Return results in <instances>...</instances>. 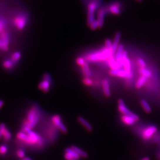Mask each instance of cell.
Returning a JSON list of instances; mask_svg holds the SVG:
<instances>
[{
  "instance_id": "6da1fadb",
  "label": "cell",
  "mask_w": 160,
  "mask_h": 160,
  "mask_svg": "<svg viewBox=\"0 0 160 160\" xmlns=\"http://www.w3.org/2000/svg\"><path fill=\"white\" fill-rule=\"evenodd\" d=\"M40 118V110L38 106H33L28 111L26 119L22 126V131L28 133L36 127Z\"/></svg>"
},
{
  "instance_id": "7a4b0ae2",
  "label": "cell",
  "mask_w": 160,
  "mask_h": 160,
  "mask_svg": "<svg viewBox=\"0 0 160 160\" xmlns=\"http://www.w3.org/2000/svg\"><path fill=\"white\" fill-rule=\"evenodd\" d=\"M112 56H113V54L111 50L105 48L100 51L95 52L92 54L88 55L86 57V59L88 61L96 62L108 59Z\"/></svg>"
},
{
  "instance_id": "3957f363",
  "label": "cell",
  "mask_w": 160,
  "mask_h": 160,
  "mask_svg": "<svg viewBox=\"0 0 160 160\" xmlns=\"http://www.w3.org/2000/svg\"><path fill=\"white\" fill-rule=\"evenodd\" d=\"M28 21V17L25 13L18 14L15 17L14 24L17 29L22 30L25 28Z\"/></svg>"
},
{
  "instance_id": "277c9868",
  "label": "cell",
  "mask_w": 160,
  "mask_h": 160,
  "mask_svg": "<svg viewBox=\"0 0 160 160\" xmlns=\"http://www.w3.org/2000/svg\"><path fill=\"white\" fill-rule=\"evenodd\" d=\"M117 103H118V105H119L118 106V110H119V112L121 113L123 115H129V116L133 117L136 122L139 120V117L135 113L131 112V111L126 107L123 100L122 99H119Z\"/></svg>"
},
{
  "instance_id": "5b68a950",
  "label": "cell",
  "mask_w": 160,
  "mask_h": 160,
  "mask_svg": "<svg viewBox=\"0 0 160 160\" xmlns=\"http://www.w3.org/2000/svg\"><path fill=\"white\" fill-rule=\"evenodd\" d=\"M9 35L5 30L0 33V50L6 52L9 50Z\"/></svg>"
},
{
  "instance_id": "8992f818",
  "label": "cell",
  "mask_w": 160,
  "mask_h": 160,
  "mask_svg": "<svg viewBox=\"0 0 160 160\" xmlns=\"http://www.w3.org/2000/svg\"><path fill=\"white\" fill-rule=\"evenodd\" d=\"M51 121L53 125L56 129H58L62 133L65 134L68 132L67 129L65 125L63 124L61 117L60 115L58 114L53 115L51 117Z\"/></svg>"
},
{
  "instance_id": "52a82bcc",
  "label": "cell",
  "mask_w": 160,
  "mask_h": 160,
  "mask_svg": "<svg viewBox=\"0 0 160 160\" xmlns=\"http://www.w3.org/2000/svg\"><path fill=\"white\" fill-rule=\"evenodd\" d=\"M109 74L112 76L119 77L122 78H127L131 79L133 76V73L132 71L131 72H126L124 70H122L121 69H113L109 71Z\"/></svg>"
},
{
  "instance_id": "ba28073f",
  "label": "cell",
  "mask_w": 160,
  "mask_h": 160,
  "mask_svg": "<svg viewBox=\"0 0 160 160\" xmlns=\"http://www.w3.org/2000/svg\"><path fill=\"white\" fill-rule=\"evenodd\" d=\"M97 8V4L95 2H91L87 7V23L90 25L95 21V12Z\"/></svg>"
},
{
  "instance_id": "9c48e42d",
  "label": "cell",
  "mask_w": 160,
  "mask_h": 160,
  "mask_svg": "<svg viewBox=\"0 0 160 160\" xmlns=\"http://www.w3.org/2000/svg\"><path fill=\"white\" fill-rule=\"evenodd\" d=\"M157 128L154 125L148 126L144 129L142 134V137L144 139L148 140L156 132Z\"/></svg>"
},
{
  "instance_id": "30bf717a",
  "label": "cell",
  "mask_w": 160,
  "mask_h": 160,
  "mask_svg": "<svg viewBox=\"0 0 160 160\" xmlns=\"http://www.w3.org/2000/svg\"><path fill=\"white\" fill-rule=\"evenodd\" d=\"M16 137L17 139L21 142H24L26 144L33 146L31 138L30 137L27 133H25L23 131H21L17 134Z\"/></svg>"
},
{
  "instance_id": "8fae6325",
  "label": "cell",
  "mask_w": 160,
  "mask_h": 160,
  "mask_svg": "<svg viewBox=\"0 0 160 160\" xmlns=\"http://www.w3.org/2000/svg\"><path fill=\"white\" fill-rule=\"evenodd\" d=\"M124 46L122 44H119L117 48V52L115 53V60L117 62L119 67L121 68L123 65L122 64V55L124 52Z\"/></svg>"
},
{
  "instance_id": "7c38bea8",
  "label": "cell",
  "mask_w": 160,
  "mask_h": 160,
  "mask_svg": "<svg viewBox=\"0 0 160 160\" xmlns=\"http://www.w3.org/2000/svg\"><path fill=\"white\" fill-rule=\"evenodd\" d=\"M108 11L110 12L111 14L118 15L121 14V4L118 2L113 3L111 4L108 7Z\"/></svg>"
},
{
  "instance_id": "4fadbf2b",
  "label": "cell",
  "mask_w": 160,
  "mask_h": 160,
  "mask_svg": "<svg viewBox=\"0 0 160 160\" xmlns=\"http://www.w3.org/2000/svg\"><path fill=\"white\" fill-rule=\"evenodd\" d=\"M122 61L124 70L126 71V72H131V62L129 58L127 57L126 51H124L123 52V54L122 55Z\"/></svg>"
},
{
  "instance_id": "5bb4252c",
  "label": "cell",
  "mask_w": 160,
  "mask_h": 160,
  "mask_svg": "<svg viewBox=\"0 0 160 160\" xmlns=\"http://www.w3.org/2000/svg\"><path fill=\"white\" fill-rule=\"evenodd\" d=\"M121 33L119 32H117L115 34V36L114 38V40L112 42V46L111 48V53L113 55L114 54L117 50V48L119 45V41H120V38H121Z\"/></svg>"
},
{
  "instance_id": "9a60e30c",
  "label": "cell",
  "mask_w": 160,
  "mask_h": 160,
  "mask_svg": "<svg viewBox=\"0 0 160 160\" xmlns=\"http://www.w3.org/2000/svg\"><path fill=\"white\" fill-rule=\"evenodd\" d=\"M51 83H52L51 82L42 80L41 82L38 84V88L43 92H48L50 90Z\"/></svg>"
},
{
  "instance_id": "2e32d148",
  "label": "cell",
  "mask_w": 160,
  "mask_h": 160,
  "mask_svg": "<svg viewBox=\"0 0 160 160\" xmlns=\"http://www.w3.org/2000/svg\"><path fill=\"white\" fill-rule=\"evenodd\" d=\"M106 9L102 8L99 9L98 13V19L97 21L99 23V28H102V26L104 25V18L106 14Z\"/></svg>"
},
{
  "instance_id": "e0dca14e",
  "label": "cell",
  "mask_w": 160,
  "mask_h": 160,
  "mask_svg": "<svg viewBox=\"0 0 160 160\" xmlns=\"http://www.w3.org/2000/svg\"><path fill=\"white\" fill-rule=\"evenodd\" d=\"M102 85L103 92H104L105 95L106 96V97H110L111 95V92L108 80L107 79L104 80L102 83Z\"/></svg>"
},
{
  "instance_id": "ac0fdd59",
  "label": "cell",
  "mask_w": 160,
  "mask_h": 160,
  "mask_svg": "<svg viewBox=\"0 0 160 160\" xmlns=\"http://www.w3.org/2000/svg\"><path fill=\"white\" fill-rule=\"evenodd\" d=\"M56 128L54 126L50 127L48 129V137L50 142H54L56 138Z\"/></svg>"
},
{
  "instance_id": "d6986e66",
  "label": "cell",
  "mask_w": 160,
  "mask_h": 160,
  "mask_svg": "<svg viewBox=\"0 0 160 160\" xmlns=\"http://www.w3.org/2000/svg\"><path fill=\"white\" fill-rule=\"evenodd\" d=\"M78 120L81 124L85 127L86 129L89 131L91 132L92 130V126L90 124V123H88L85 119H84L83 117H78Z\"/></svg>"
},
{
  "instance_id": "ffe728a7",
  "label": "cell",
  "mask_w": 160,
  "mask_h": 160,
  "mask_svg": "<svg viewBox=\"0 0 160 160\" xmlns=\"http://www.w3.org/2000/svg\"><path fill=\"white\" fill-rule=\"evenodd\" d=\"M121 119H122V122H123L124 124L128 125H132L136 122L133 117L129 115H122L121 117Z\"/></svg>"
},
{
  "instance_id": "44dd1931",
  "label": "cell",
  "mask_w": 160,
  "mask_h": 160,
  "mask_svg": "<svg viewBox=\"0 0 160 160\" xmlns=\"http://www.w3.org/2000/svg\"><path fill=\"white\" fill-rule=\"evenodd\" d=\"M71 148L72 150H73L78 155L80 156V157L83 158H86L88 157L87 153H86L85 151H83V150L80 149L79 147L75 146H71Z\"/></svg>"
},
{
  "instance_id": "7402d4cb",
  "label": "cell",
  "mask_w": 160,
  "mask_h": 160,
  "mask_svg": "<svg viewBox=\"0 0 160 160\" xmlns=\"http://www.w3.org/2000/svg\"><path fill=\"white\" fill-rule=\"evenodd\" d=\"M108 64L109 66L110 67L111 69H120L119 65H118L117 62L116 61V60L114 59V57L113 56L110 57L108 59Z\"/></svg>"
},
{
  "instance_id": "603a6c76",
  "label": "cell",
  "mask_w": 160,
  "mask_h": 160,
  "mask_svg": "<svg viewBox=\"0 0 160 160\" xmlns=\"http://www.w3.org/2000/svg\"><path fill=\"white\" fill-rule=\"evenodd\" d=\"M15 63L11 61V59H5L3 62V67L6 70H11L14 67Z\"/></svg>"
},
{
  "instance_id": "cb8c5ba5",
  "label": "cell",
  "mask_w": 160,
  "mask_h": 160,
  "mask_svg": "<svg viewBox=\"0 0 160 160\" xmlns=\"http://www.w3.org/2000/svg\"><path fill=\"white\" fill-rule=\"evenodd\" d=\"M21 52L16 51V52H14L11 54V60L14 63H16L19 61V60L21 59Z\"/></svg>"
},
{
  "instance_id": "d4e9b609",
  "label": "cell",
  "mask_w": 160,
  "mask_h": 160,
  "mask_svg": "<svg viewBox=\"0 0 160 160\" xmlns=\"http://www.w3.org/2000/svg\"><path fill=\"white\" fill-rule=\"evenodd\" d=\"M82 71L84 75L86 78H89L91 75V72H90V67L87 63L86 62V63L82 67Z\"/></svg>"
},
{
  "instance_id": "484cf974",
  "label": "cell",
  "mask_w": 160,
  "mask_h": 160,
  "mask_svg": "<svg viewBox=\"0 0 160 160\" xmlns=\"http://www.w3.org/2000/svg\"><path fill=\"white\" fill-rule=\"evenodd\" d=\"M146 77L142 76L140 77L139 79H138L136 83V87L139 89L142 88L144 84L146 83Z\"/></svg>"
},
{
  "instance_id": "4316f807",
  "label": "cell",
  "mask_w": 160,
  "mask_h": 160,
  "mask_svg": "<svg viewBox=\"0 0 160 160\" xmlns=\"http://www.w3.org/2000/svg\"><path fill=\"white\" fill-rule=\"evenodd\" d=\"M141 105L142 106V108L144 109V111L146 113L151 112V108L148 102L144 99H142L140 102Z\"/></svg>"
},
{
  "instance_id": "83f0119b",
  "label": "cell",
  "mask_w": 160,
  "mask_h": 160,
  "mask_svg": "<svg viewBox=\"0 0 160 160\" xmlns=\"http://www.w3.org/2000/svg\"><path fill=\"white\" fill-rule=\"evenodd\" d=\"M65 153H68L70 155L73 156L77 160H79L80 159V156L78 155L73 150H72L71 148H67L65 149Z\"/></svg>"
},
{
  "instance_id": "f1b7e54d",
  "label": "cell",
  "mask_w": 160,
  "mask_h": 160,
  "mask_svg": "<svg viewBox=\"0 0 160 160\" xmlns=\"http://www.w3.org/2000/svg\"><path fill=\"white\" fill-rule=\"evenodd\" d=\"M11 138V133L9 129H7L6 127V129H5V130L4 131V132L3 133V140H4L5 142H9V141Z\"/></svg>"
},
{
  "instance_id": "f546056e",
  "label": "cell",
  "mask_w": 160,
  "mask_h": 160,
  "mask_svg": "<svg viewBox=\"0 0 160 160\" xmlns=\"http://www.w3.org/2000/svg\"><path fill=\"white\" fill-rule=\"evenodd\" d=\"M139 72L141 75H142V76L146 77V78L151 77L152 75L151 71L146 68H140L139 70Z\"/></svg>"
},
{
  "instance_id": "4dcf8cb0",
  "label": "cell",
  "mask_w": 160,
  "mask_h": 160,
  "mask_svg": "<svg viewBox=\"0 0 160 160\" xmlns=\"http://www.w3.org/2000/svg\"><path fill=\"white\" fill-rule=\"evenodd\" d=\"M90 27L92 30H95L99 28V23L97 19L95 20L90 25Z\"/></svg>"
},
{
  "instance_id": "1f68e13d",
  "label": "cell",
  "mask_w": 160,
  "mask_h": 160,
  "mask_svg": "<svg viewBox=\"0 0 160 160\" xmlns=\"http://www.w3.org/2000/svg\"><path fill=\"white\" fill-rule=\"evenodd\" d=\"M105 48L111 50V48L112 46V42H111L110 39H106V41L105 42Z\"/></svg>"
},
{
  "instance_id": "d6a6232c",
  "label": "cell",
  "mask_w": 160,
  "mask_h": 160,
  "mask_svg": "<svg viewBox=\"0 0 160 160\" xmlns=\"http://www.w3.org/2000/svg\"><path fill=\"white\" fill-rule=\"evenodd\" d=\"M83 83L86 86H92L93 84L92 80L90 78L86 77L83 79Z\"/></svg>"
},
{
  "instance_id": "836d02e7",
  "label": "cell",
  "mask_w": 160,
  "mask_h": 160,
  "mask_svg": "<svg viewBox=\"0 0 160 160\" xmlns=\"http://www.w3.org/2000/svg\"><path fill=\"white\" fill-rule=\"evenodd\" d=\"M6 129V126L4 123H2L0 124V139L3 137V133L4 132V131Z\"/></svg>"
},
{
  "instance_id": "e575fe53",
  "label": "cell",
  "mask_w": 160,
  "mask_h": 160,
  "mask_svg": "<svg viewBox=\"0 0 160 160\" xmlns=\"http://www.w3.org/2000/svg\"><path fill=\"white\" fill-rule=\"evenodd\" d=\"M16 154L18 158L21 159H24L25 158V151H23V149H18L16 152Z\"/></svg>"
},
{
  "instance_id": "d590c367",
  "label": "cell",
  "mask_w": 160,
  "mask_h": 160,
  "mask_svg": "<svg viewBox=\"0 0 160 160\" xmlns=\"http://www.w3.org/2000/svg\"><path fill=\"white\" fill-rule=\"evenodd\" d=\"M7 151V146L5 145L2 144L0 146V154L4 155L6 154Z\"/></svg>"
},
{
  "instance_id": "8d00e7d4",
  "label": "cell",
  "mask_w": 160,
  "mask_h": 160,
  "mask_svg": "<svg viewBox=\"0 0 160 160\" xmlns=\"http://www.w3.org/2000/svg\"><path fill=\"white\" fill-rule=\"evenodd\" d=\"M76 63L78 65L82 67L86 63V61L83 58H82L81 57H80L76 59Z\"/></svg>"
},
{
  "instance_id": "74e56055",
  "label": "cell",
  "mask_w": 160,
  "mask_h": 160,
  "mask_svg": "<svg viewBox=\"0 0 160 160\" xmlns=\"http://www.w3.org/2000/svg\"><path fill=\"white\" fill-rule=\"evenodd\" d=\"M138 63L140 66V68H146V63L144 60L142 58H139L138 59Z\"/></svg>"
},
{
  "instance_id": "f35d334b",
  "label": "cell",
  "mask_w": 160,
  "mask_h": 160,
  "mask_svg": "<svg viewBox=\"0 0 160 160\" xmlns=\"http://www.w3.org/2000/svg\"><path fill=\"white\" fill-rule=\"evenodd\" d=\"M42 80H47V81L51 82H52V77H51L50 75V74H48V73H45L44 75H43Z\"/></svg>"
},
{
  "instance_id": "ab89813d",
  "label": "cell",
  "mask_w": 160,
  "mask_h": 160,
  "mask_svg": "<svg viewBox=\"0 0 160 160\" xmlns=\"http://www.w3.org/2000/svg\"><path fill=\"white\" fill-rule=\"evenodd\" d=\"M64 158L65 159V160H77L73 158V156L70 155L69 154L67 153H65V156Z\"/></svg>"
},
{
  "instance_id": "60d3db41",
  "label": "cell",
  "mask_w": 160,
  "mask_h": 160,
  "mask_svg": "<svg viewBox=\"0 0 160 160\" xmlns=\"http://www.w3.org/2000/svg\"><path fill=\"white\" fill-rule=\"evenodd\" d=\"M5 28V23L2 20H0V33L4 31Z\"/></svg>"
},
{
  "instance_id": "b9f144b4",
  "label": "cell",
  "mask_w": 160,
  "mask_h": 160,
  "mask_svg": "<svg viewBox=\"0 0 160 160\" xmlns=\"http://www.w3.org/2000/svg\"><path fill=\"white\" fill-rule=\"evenodd\" d=\"M4 102L2 100H0V109L2 108L3 107V106L4 105Z\"/></svg>"
},
{
  "instance_id": "7bdbcfd3",
  "label": "cell",
  "mask_w": 160,
  "mask_h": 160,
  "mask_svg": "<svg viewBox=\"0 0 160 160\" xmlns=\"http://www.w3.org/2000/svg\"><path fill=\"white\" fill-rule=\"evenodd\" d=\"M141 160H150V158H148V157H145V158L142 159Z\"/></svg>"
},
{
  "instance_id": "ee69618b",
  "label": "cell",
  "mask_w": 160,
  "mask_h": 160,
  "mask_svg": "<svg viewBox=\"0 0 160 160\" xmlns=\"http://www.w3.org/2000/svg\"><path fill=\"white\" fill-rule=\"evenodd\" d=\"M23 160H32L30 158H28V157H26V158L23 159Z\"/></svg>"
},
{
  "instance_id": "f6af8a7d",
  "label": "cell",
  "mask_w": 160,
  "mask_h": 160,
  "mask_svg": "<svg viewBox=\"0 0 160 160\" xmlns=\"http://www.w3.org/2000/svg\"><path fill=\"white\" fill-rule=\"evenodd\" d=\"M136 1H137L138 2H141V1H142V0H136Z\"/></svg>"
},
{
  "instance_id": "bcb514c9",
  "label": "cell",
  "mask_w": 160,
  "mask_h": 160,
  "mask_svg": "<svg viewBox=\"0 0 160 160\" xmlns=\"http://www.w3.org/2000/svg\"></svg>"
}]
</instances>
